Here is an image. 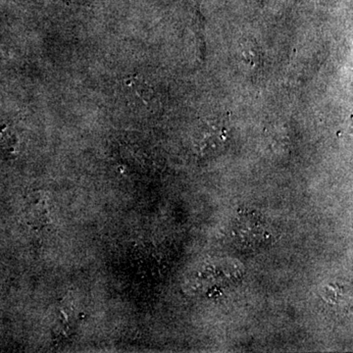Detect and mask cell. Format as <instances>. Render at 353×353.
<instances>
[{
	"label": "cell",
	"mask_w": 353,
	"mask_h": 353,
	"mask_svg": "<svg viewBox=\"0 0 353 353\" xmlns=\"http://www.w3.org/2000/svg\"><path fill=\"white\" fill-rule=\"evenodd\" d=\"M50 199L46 194H32L28 205V222L34 229H41L50 223Z\"/></svg>",
	"instance_id": "cell-2"
},
{
	"label": "cell",
	"mask_w": 353,
	"mask_h": 353,
	"mask_svg": "<svg viewBox=\"0 0 353 353\" xmlns=\"http://www.w3.org/2000/svg\"><path fill=\"white\" fill-rule=\"evenodd\" d=\"M234 245L245 252H259L268 245L272 238L268 223L256 211L239 212L232 225Z\"/></svg>",
	"instance_id": "cell-1"
}]
</instances>
